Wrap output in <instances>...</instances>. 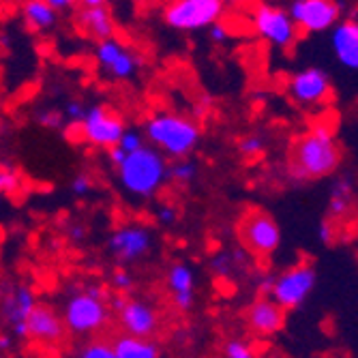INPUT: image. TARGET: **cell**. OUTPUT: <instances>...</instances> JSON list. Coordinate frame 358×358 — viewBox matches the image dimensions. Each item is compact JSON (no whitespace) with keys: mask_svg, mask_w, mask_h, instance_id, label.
Listing matches in <instances>:
<instances>
[{"mask_svg":"<svg viewBox=\"0 0 358 358\" xmlns=\"http://www.w3.org/2000/svg\"><path fill=\"white\" fill-rule=\"evenodd\" d=\"M78 24L86 35H90L96 41L114 37V20L106 5L82 7V11L78 13Z\"/></svg>","mask_w":358,"mask_h":358,"instance_id":"44dd1931","label":"cell"},{"mask_svg":"<svg viewBox=\"0 0 358 358\" xmlns=\"http://www.w3.org/2000/svg\"><path fill=\"white\" fill-rule=\"evenodd\" d=\"M124 131V122L120 116H116L112 110L103 106H90L86 108V114L78 127V134L84 142L96 146V148H112L118 144L120 136Z\"/></svg>","mask_w":358,"mask_h":358,"instance_id":"4fadbf2b","label":"cell"},{"mask_svg":"<svg viewBox=\"0 0 358 358\" xmlns=\"http://www.w3.org/2000/svg\"><path fill=\"white\" fill-rule=\"evenodd\" d=\"M243 264H245V251H219L210 257V271L215 277L221 279H232Z\"/></svg>","mask_w":358,"mask_h":358,"instance_id":"cb8c5ba5","label":"cell"},{"mask_svg":"<svg viewBox=\"0 0 358 358\" xmlns=\"http://www.w3.org/2000/svg\"><path fill=\"white\" fill-rule=\"evenodd\" d=\"M13 348V337L11 335H0V352H9Z\"/></svg>","mask_w":358,"mask_h":358,"instance_id":"60d3db41","label":"cell"},{"mask_svg":"<svg viewBox=\"0 0 358 358\" xmlns=\"http://www.w3.org/2000/svg\"><path fill=\"white\" fill-rule=\"evenodd\" d=\"M287 13L299 32L320 35L329 32L341 20V5L337 0H292Z\"/></svg>","mask_w":358,"mask_h":358,"instance_id":"30bf717a","label":"cell"},{"mask_svg":"<svg viewBox=\"0 0 358 358\" xmlns=\"http://www.w3.org/2000/svg\"><path fill=\"white\" fill-rule=\"evenodd\" d=\"M112 285L116 292H120V294H127V292H131L136 281H134V275L127 273V271H116L112 275Z\"/></svg>","mask_w":358,"mask_h":358,"instance_id":"d6a6232c","label":"cell"},{"mask_svg":"<svg viewBox=\"0 0 358 358\" xmlns=\"http://www.w3.org/2000/svg\"><path fill=\"white\" fill-rule=\"evenodd\" d=\"M337 223L335 221H331V219H324L322 223H320V227H317V236H320V241L324 243V245H331V243H335V238H337Z\"/></svg>","mask_w":358,"mask_h":358,"instance_id":"d590c367","label":"cell"},{"mask_svg":"<svg viewBox=\"0 0 358 358\" xmlns=\"http://www.w3.org/2000/svg\"><path fill=\"white\" fill-rule=\"evenodd\" d=\"M24 339L32 341L35 345H41V348H50V350L58 348L64 339H67V327H64L62 315L56 309H52L50 305L37 303L26 320V337Z\"/></svg>","mask_w":358,"mask_h":358,"instance_id":"9a60e30c","label":"cell"},{"mask_svg":"<svg viewBox=\"0 0 358 358\" xmlns=\"http://www.w3.org/2000/svg\"><path fill=\"white\" fill-rule=\"evenodd\" d=\"M22 17L26 26L35 32H43L56 26L58 22V11H54L48 0H26L22 7Z\"/></svg>","mask_w":358,"mask_h":358,"instance_id":"603a6c76","label":"cell"},{"mask_svg":"<svg viewBox=\"0 0 358 358\" xmlns=\"http://www.w3.org/2000/svg\"><path fill=\"white\" fill-rule=\"evenodd\" d=\"M35 289L26 283H5L0 289V317L13 337H26V320L37 305Z\"/></svg>","mask_w":358,"mask_h":358,"instance_id":"8fae6325","label":"cell"},{"mask_svg":"<svg viewBox=\"0 0 358 358\" xmlns=\"http://www.w3.org/2000/svg\"><path fill=\"white\" fill-rule=\"evenodd\" d=\"M144 138L159 152L172 159L191 155L200 144V127L195 120L176 112H157L144 122Z\"/></svg>","mask_w":358,"mask_h":358,"instance_id":"7a4b0ae2","label":"cell"},{"mask_svg":"<svg viewBox=\"0 0 358 358\" xmlns=\"http://www.w3.org/2000/svg\"><path fill=\"white\" fill-rule=\"evenodd\" d=\"M118 327L124 335L152 339L161 329V317L152 303L144 299H124L122 307L116 311Z\"/></svg>","mask_w":358,"mask_h":358,"instance_id":"2e32d148","label":"cell"},{"mask_svg":"<svg viewBox=\"0 0 358 358\" xmlns=\"http://www.w3.org/2000/svg\"><path fill=\"white\" fill-rule=\"evenodd\" d=\"M94 58L106 76H110L112 80H120V82L134 80L142 67V60L138 58V54L134 50H129L124 43L116 41L114 37L96 43Z\"/></svg>","mask_w":358,"mask_h":358,"instance_id":"5bb4252c","label":"cell"},{"mask_svg":"<svg viewBox=\"0 0 358 358\" xmlns=\"http://www.w3.org/2000/svg\"><path fill=\"white\" fill-rule=\"evenodd\" d=\"M198 178V164L193 159H176V164L168 168V180H174L178 185H191Z\"/></svg>","mask_w":358,"mask_h":358,"instance_id":"d4e9b609","label":"cell"},{"mask_svg":"<svg viewBox=\"0 0 358 358\" xmlns=\"http://www.w3.org/2000/svg\"><path fill=\"white\" fill-rule=\"evenodd\" d=\"M116 170L120 187L134 198H152L168 180L166 157L150 144L129 152Z\"/></svg>","mask_w":358,"mask_h":358,"instance_id":"3957f363","label":"cell"},{"mask_svg":"<svg viewBox=\"0 0 358 358\" xmlns=\"http://www.w3.org/2000/svg\"><path fill=\"white\" fill-rule=\"evenodd\" d=\"M234 3H238V0H223V5H234Z\"/></svg>","mask_w":358,"mask_h":358,"instance_id":"7bdbcfd3","label":"cell"},{"mask_svg":"<svg viewBox=\"0 0 358 358\" xmlns=\"http://www.w3.org/2000/svg\"><path fill=\"white\" fill-rule=\"evenodd\" d=\"M245 324L251 335L255 337H275L285 327V311L271 299L257 296L245 311Z\"/></svg>","mask_w":358,"mask_h":358,"instance_id":"e0dca14e","label":"cell"},{"mask_svg":"<svg viewBox=\"0 0 358 358\" xmlns=\"http://www.w3.org/2000/svg\"><path fill=\"white\" fill-rule=\"evenodd\" d=\"M71 191H73V195H78V198H84V195H88L92 191V178L84 172L76 174L71 180Z\"/></svg>","mask_w":358,"mask_h":358,"instance_id":"e575fe53","label":"cell"},{"mask_svg":"<svg viewBox=\"0 0 358 358\" xmlns=\"http://www.w3.org/2000/svg\"><path fill=\"white\" fill-rule=\"evenodd\" d=\"M356 227H358V217H356Z\"/></svg>","mask_w":358,"mask_h":358,"instance_id":"ee69618b","label":"cell"},{"mask_svg":"<svg viewBox=\"0 0 358 358\" xmlns=\"http://www.w3.org/2000/svg\"><path fill=\"white\" fill-rule=\"evenodd\" d=\"M208 37H210V41L223 45L227 39H230V28H227V26L219 20V22H215L213 26H208Z\"/></svg>","mask_w":358,"mask_h":358,"instance_id":"8d00e7d4","label":"cell"},{"mask_svg":"<svg viewBox=\"0 0 358 358\" xmlns=\"http://www.w3.org/2000/svg\"><path fill=\"white\" fill-rule=\"evenodd\" d=\"M329 32L335 60L343 69L358 73V20H339Z\"/></svg>","mask_w":358,"mask_h":358,"instance_id":"ac0fdd59","label":"cell"},{"mask_svg":"<svg viewBox=\"0 0 358 358\" xmlns=\"http://www.w3.org/2000/svg\"><path fill=\"white\" fill-rule=\"evenodd\" d=\"M317 285V271L309 262H299L281 271L279 275H271L268 289L264 296H271L283 311H294L307 303Z\"/></svg>","mask_w":358,"mask_h":358,"instance_id":"8992f818","label":"cell"},{"mask_svg":"<svg viewBox=\"0 0 358 358\" xmlns=\"http://www.w3.org/2000/svg\"><path fill=\"white\" fill-rule=\"evenodd\" d=\"M108 157H110V161H112V166H120L122 161H124V157H127V152H122L118 146H112V148H108Z\"/></svg>","mask_w":358,"mask_h":358,"instance_id":"f35d334b","label":"cell"},{"mask_svg":"<svg viewBox=\"0 0 358 358\" xmlns=\"http://www.w3.org/2000/svg\"><path fill=\"white\" fill-rule=\"evenodd\" d=\"M112 350L116 358H159V348L152 339L118 335L112 341Z\"/></svg>","mask_w":358,"mask_h":358,"instance_id":"7402d4cb","label":"cell"},{"mask_svg":"<svg viewBox=\"0 0 358 358\" xmlns=\"http://www.w3.org/2000/svg\"><path fill=\"white\" fill-rule=\"evenodd\" d=\"M37 122L45 129H62L64 127V116L62 112L54 110V108H45L37 112Z\"/></svg>","mask_w":358,"mask_h":358,"instance_id":"1f68e13d","label":"cell"},{"mask_svg":"<svg viewBox=\"0 0 358 358\" xmlns=\"http://www.w3.org/2000/svg\"><path fill=\"white\" fill-rule=\"evenodd\" d=\"M144 144H146L144 134H140L138 129H124L116 146H118L122 152H127V155H129V152H136L138 148H142Z\"/></svg>","mask_w":358,"mask_h":358,"instance_id":"f1b7e54d","label":"cell"},{"mask_svg":"<svg viewBox=\"0 0 358 358\" xmlns=\"http://www.w3.org/2000/svg\"><path fill=\"white\" fill-rule=\"evenodd\" d=\"M223 11V0H170L164 11V20L174 30L193 32L219 22Z\"/></svg>","mask_w":358,"mask_h":358,"instance_id":"ba28073f","label":"cell"},{"mask_svg":"<svg viewBox=\"0 0 358 358\" xmlns=\"http://www.w3.org/2000/svg\"><path fill=\"white\" fill-rule=\"evenodd\" d=\"M251 24L255 35L277 50H289L301 35L296 24L292 22L287 9L268 3H257L253 7Z\"/></svg>","mask_w":358,"mask_h":358,"instance_id":"52a82bcc","label":"cell"},{"mask_svg":"<svg viewBox=\"0 0 358 358\" xmlns=\"http://www.w3.org/2000/svg\"><path fill=\"white\" fill-rule=\"evenodd\" d=\"M155 238L150 227L142 223H127L120 225L108 238V251L116 257L120 264H136L152 251Z\"/></svg>","mask_w":358,"mask_h":358,"instance_id":"7c38bea8","label":"cell"},{"mask_svg":"<svg viewBox=\"0 0 358 358\" xmlns=\"http://www.w3.org/2000/svg\"><path fill=\"white\" fill-rule=\"evenodd\" d=\"M82 7H99V5H106V0H76Z\"/></svg>","mask_w":358,"mask_h":358,"instance_id":"b9f144b4","label":"cell"},{"mask_svg":"<svg viewBox=\"0 0 358 358\" xmlns=\"http://www.w3.org/2000/svg\"><path fill=\"white\" fill-rule=\"evenodd\" d=\"M155 219L159 225H174L178 221V210L172 206V204H161L157 210H155Z\"/></svg>","mask_w":358,"mask_h":358,"instance_id":"836d02e7","label":"cell"},{"mask_svg":"<svg viewBox=\"0 0 358 358\" xmlns=\"http://www.w3.org/2000/svg\"><path fill=\"white\" fill-rule=\"evenodd\" d=\"M236 236L243 245V251L257 259H268L281 247L279 223L266 210L259 208H249L241 215L236 223Z\"/></svg>","mask_w":358,"mask_h":358,"instance_id":"5b68a950","label":"cell"},{"mask_svg":"<svg viewBox=\"0 0 358 358\" xmlns=\"http://www.w3.org/2000/svg\"><path fill=\"white\" fill-rule=\"evenodd\" d=\"M48 5L54 9V11H67L76 5V0H48Z\"/></svg>","mask_w":358,"mask_h":358,"instance_id":"ab89813d","label":"cell"},{"mask_svg":"<svg viewBox=\"0 0 358 358\" xmlns=\"http://www.w3.org/2000/svg\"><path fill=\"white\" fill-rule=\"evenodd\" d=\"M354 200H356V185L354 178L343 174L339 178H335L331 193H329V210H327V219L335 221L337 225L341 221H345L352 210H354Z\"/></svg>","mask_w":358,"mask_h":358,"instance_id":"ffe728a7","label":"cell"},{"mask_svg":"<svg viewBox=\"0 0 358 358\" xmlns=\"http://www.w3.org/2000/svg\"><path fill=\"white\" fill-rule=\"evenodd\" d=\"M78 358H116L112 343L99 339V341H92L88 345H84L78 354Z\"/></svg>","mask_w":358,"mask_h":358,"instance_id":"f546056e","label":"cell"},{"mask_svg":"<svg viewBox=\"0 0 358 358\" xmlns=\"http://www.w3.org/2000/svg\"><path fill=\"white\" fill-rule=\"evenodd\" d=\"M67 234H69V238L73 241V243H82L84 238H86V234H88V230L82 225V223H78V221H71V225L67 227Z\"/></svg>","mask_w":358,"mask_h":358,"instance_id":"74e56055","label":"cell"},{"mask_svg":"<svg viewBox=\"0 0 358 358\" xmlns=\"http://www.w3.org/2000/svg\"><path fill=\"white\" fill-rule=\"evenodd\" d=\"M287 92L296 106L315 110L333 99V80L320 67H305L294 76H289Z\"/></svg>","mask_w":358,"mask_h":358,"instance_id":"9c48e42d","label":"cell"},{"mask_svg":"<svg viewBox=\"0 0 358 358\" xmlns=\"http://www.w3.org/2000/svg\"><path fill=\"white\" fill-rule=\"evenodd\" d=\"M110 292L103 285L88 283L64 301L62 320L67 333L78 337H88L101 331L110 320Z\"/></svg>","mask_w":358,"mask_h":358,"instance_id":"277c9868","label":"cell"},{"mask_svg":"<svg viewBox=\"0 0 358 358\" xmlns=\"http://www.w3.org/2000/svg\"><path fill=\"white\" fill-rule=\"evenodd\" d=\"M266 150V140L264 136L259 134H249V136H243L241 142H238V152L247 159H257L262 157Z\"/></svg>","mask_w":358,"mask_h":358,"instance_id":"484cf974","label":"cell"},{"mask_svg":"<svg viewBox=\"0 0 358 358\" xmlns=\"http://www.w3.org/2000/svg\"><path fill=\"white\" fill-rule=\"evenodd\" d=\"M84 114H86V106H84L82 101H78V99H71L67 106H64V110H62L64 127H69L71 131H76V134H78V127H80V122H82Z\"/></svg>","mask_w":358,"mask_h":358,"instance_id":"4316f807","label":"cell"},{"mask_svg":"<svg viewBox=\"0 0 358 358\" xmlns=\"http://www.w3.org/2000/svg\"><path fill=\"white\" fill-rule=\"evenodd\" d=\"M168 289L178 311L187 313L195 305V273L189 264L176 262L168 271Z\"/></svg>","mask_w":358,"mask_h":358,"instance_id":"d6986e66","label":"cell"},{"mask_svg":"<svg viewBox=\"0 0 358 358\" xmlns=\"http://www.w3.org/2000/svg\"><path fill=\"white\" fill-rule=\"evenodd\" d=\"M22 187V176L13 168H0V193H15Z\"/></svg>","mask_w":358,"mask_h":358,"instance_id":"4dcf8cb0","label":"cell"},{"mask_svg":"<svg viewBox=\"0 0 358 358\" xmlns=\"http://www.w3.org/2000/svg\"><path fill=\"white\" fill-rule=\"evenodd\" d=\"M341 146L333 124L317 120L294 138L287 150V174L296 182H311L333 176L341 166Z\"/></svg>","mask_w":358,"mask_h":358,"instance_id":"6da1fadb","label":"cell"},{"mask_svg":"<svg viewBox=\"0 0 358 358\" xmlns=\"http://www.w3.org/2000/svg\"><path fill=\"white\" fill-rule=\"evenodd\" d=\"M223 358H257V354L245 339H230L223 345Z\"/></svg>","mask_w":358,"mask_h":358,"instance_id":"83f0119b","label":"cell"}]
</instances>
